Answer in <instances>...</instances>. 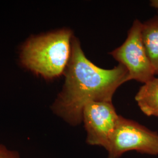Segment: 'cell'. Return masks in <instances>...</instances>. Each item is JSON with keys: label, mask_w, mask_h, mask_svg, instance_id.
Here are the masks:
<instances>
[{"label": "cell", "mask_w": 158, "mask_h": 158, "mask_svg": "<svg viewBox=\"0 0 158 158\" xmlns=\"http://www.w3.org/2000/svg\"><path fill=\"white\" fill-rule=\"evenodd\" d=\"M62 90L52 110L71 125L83 122V111L91 102H112L120 85L128 81V73L123 65L111 69L97 66L85 56L80 40L73 36L71 55L64 72Z\"/></svg>", "instance_id": "cell-1"}, {"label": "cell", "mask_w": 158, "mask_h": 158, "mask_svg": "<svg viewBox=\"0 0 158 158\" xmlns=\"http://www.w3.org/2000/svg\"><path fill=\"white\" fill-rule=\"evenodd\" d=\"M73 32L62 29L35 36L23 46V65L46 79H55L64 73L69 62Z\"/></svg>", "instance_id": "cell-2"}, {"label": "cell", "mask_w": 158, "mask_h": 158, "mask_svg": "<svg viewBox=\"0 0 158 158\" xmlns=\"http://www.w3.org/2000/svg\"><path fill=\"white\" fill-rule=\"evenodd\" d=\"M142 23L136 19L124 42L110 54L127 70L128 80L145 83L155 77L142 37Z\"/></svg>", "instance_id": "cell-3"}, {"label": "cell", "mask_w": 158, "mask_h": 158, "mask_svg": "<svg viewBox=\"0 0 158 158\" xmlns=\"http://www.w3.org/2000/svg\"><path fill=\"white\" fill-rule=\"evenodd\" d=\"M131 151L158 155V134L133 120L119 115L108 149V158H119Z\"/></svg>", "instance_id": "cell-4"}, {"label": "cell", "mask_w": 158, "mask_h": 158, "mask_svg": "<svg viewBox=\"0 0 158 158\" xmlns=\"http://www.w3.org/2000/svg\"><path fill=\"white\" fill-rule=\"evenodd\" d=\"M119 115L112 102H91L83 111V122L87 132V142L91 145L110 147Z\"/></svg>", "instance_id": "cell-5"}, {"label": "cell", "mask_w": 158, "mask_h": 158, "mask_svg": "<svg viewBox=\"0 0 158 158\" xmlns=\"http://www.w3.org/2000/svg\"><path fill=\"white\" fill-rule=\"evenodd\" d=\"M142 37L155 74L158 76V15L142 23Z\"/></svg>", "instance_id": "cell-6"}, {"label": "cell", "mask_w": 158, "mask_h": 158, "mask_svg": "<svg viewBox=\"0 0 158 158\" xmlns=\"http://www.w3.org/2000/svg\"><path fill=\"white\" fill-rule=\"evenodd\" d=\"M135 100L146 115L158 117V77L143 84L136 95Z\"/></svg>", "instance_id": "cell-7"}, {"label": "cell", "mask_w": 158, "mask_h": 158, "mask_svg": "<svg viewBox=\"0 0 158 158\" xmlns=\"http://www.w3.org/2000/svg\"><path fill=\"white\" fill-rule=\"evenodd\" d=\"M0 158H21L18 152L9 150L4 145L0 144Z\"/></svg>", "instance_id": "cell-8"}, {"label": "cell", "mask_w": 158, "mask_h": 158, "mask_svg": "<svg viewBox=\"0 0 158 158\" xmlns=\"http://www.w3.org/2000/svg\"><path fill=\"white\" fill-rule=\"evenodd\" d=\"M151 6L158 10V0L151 1Z\"/></svg>", "instance_id": "cell-9"}]
</instances>
